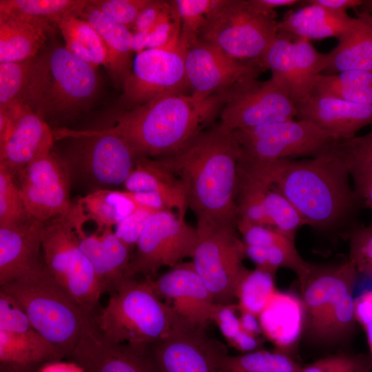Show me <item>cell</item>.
<instances>
[{
  "mask_svg": "<svg viewBox=\"0 0 372 372\" xmlns=\"http://www.w3.org/2000/svg\"><path fill=\"white\" fill-rule=\"evenodd\" d=\"M245 166L278 189L313 229L347 236L357 224L364 205L350 185L349 167L335 143L313 158Z\"/></svg>",
  "mask_w": 372,
  "mask_h": 372,
  "instance_id": "obj_1",
  "label": "cell"
},
{
  "mask_svg": "<svg viewBox=\"0 0 372 372\" xmlns=\"http://www.w3.org/2000/svg\"><path fill=\"white\" fill-rule=\"evenodd\" d=\"M241 151L220 123L200 131L178 151L156 158L180 184L196 227H237L236 194Z\"/></svg>",
  "mask_w": 372,
  "mask_h": 372,
  "instance_id": "obj_2",
  "label": "cell"
},
{
  "mask_svg": "<svg viewBox=\"0 0 372 372\" xmlns=\"http://www.w3.org/2000/svg\"><path fill=\"white\" fill-rule=\"evenodd\" d=\"M225 96L172 93L116 115L107 127L120 136L137 158H160L184 147L220 114Z\"/></svg>",
  "mask_w": 372,
  "mask_h": 372,
  "instance_id": "obj_3",
  "label": "cell"
},
{
  "mask_svg": "<svg viewBox=\"0 0 372 372\" xmlns=\"http://www.w3.org/2000/svg\"><path fill=\"white\" fill-rule=\"evenodd\" d=\"M0 290L23 308L34 329L59 353L70 358L85 333L96 327L94 316L85 311L56 281L45 263Z\"/></svg>",
  "mask_w": 372,
  "mask_h": 372,
  "instance_id": "obj_4",
  "label": "cell"
},
{
  "mask_svg": "<svg viewBox=\"0 0 372 372\" xmlns=\"http://www.w3.org/2000/svg\"><path fill=\"white\" fill-rule=\"evenodd\" d=\"M94 322L109 341L143 352L187 324L157 296L146 279L135 278H125L118 284Z\"/></svg>",
  "mask_w": 372,
  "mask_h": 372,
  "instance_id": "obj_5",
  "label": "cell"
},
{
  "mask_svg": "<svg viewBox=\"0 0 372 372\" xmlns=\"http://www.w3.org/2000/svg\"><path fill=\"white\" fill-rule=\"evenodd\" d=\"M98 82L96 68L52 45L34 58L25 105L46 122L65 118L91 101Z\"/></svg>",
  "mask_w": 372,
  "mask_h": 372,
  "instance_id": "obj_6",
  "label": "cell"
},
{
  "mask_svg": "<svg viewBox=\"0 0 372 372\" xmlns=\"http://www.w3.org/2000/svg\"><path fill=\"white\" fill-rule=\"evenodd\" d=\"M358 274L349 258L335 265L310 263L299 282L304 330L312 338L333 343L354 331L358 322L353 291Z\"/></svg>",
  "mask_w": 372,
  "mask_h": 372,
  "instance_id": "obj_7",
  "label": "cell"
},
{
  "mask_svg": "<svg viewBox=\"0 0 372 372\" xmlns=\"http://www.w3.org/2000/svg\"><path fill=\"white\" fill-rule=\"evenodd\" d=\"M55 141L70 139L63 154L71 180L90 187L92 191L111 189L124 184L134 169L137 157L120 136L101 130H53Z\"/></svg>",
  "mask_w": 372,
  "mask_h": 372,
  "instance_id": "obj_8",
  "label": "cell"
},
{
  "mask_svg": "<svg viewBox=\"0 0 372 372\" xmlns=\"http://www.w3.org/2000/svg\"><path fill=\"white\" fill-rule=\"evenodd\" d=\"M74 211L43 223L41 239L45 265L56 281L88 313L96 309L104 289L81 250L74 226Z\"/></svg>",
  "mask_w": 372,
  "mask_h": 372,
  "instance_id": "obj_9",
  "label": "cell"
},
{
  "mask_svg": "<svg viewBox=\"0 0 372 372\" xmlns=\"http://www.w3.org/2000/svg\"><path fill=\"white\" fill-rule=\"evenodd\" d=\"M276 18L249 0H221L198 39L234 59L259 63L278 32Z\"/></svg>",
  "mask_w": 372,
  "mask_h": 372,
  "instance_id": "obj_10",
  "label": "cell"
},
{
  "mask_svg": "<svg viewBox=\"0 0 372 372\" xmlns=\"http://www.w3.org/2000/svg\"><path fill=\"white\" fill-rule=\"evenodd\" d=\"M231 131L240 148V161L249 164L313 158L338 141L329 132L302 119Z\"/></svg>",
  "mask_w": 372,
  "mask_h": 372,
  "instance_id": "obj_11",
  "label": "cell"
},
{
  "mask_svg": "<svg viewBox=\"0 0 372 372\" xmlns=\"http://www.w3.org/2000/svg\"><path fill=\"white\" fill-rule=\"evenodd\" d=\"M198 240L192 256L194 269L216 303L233 304L249 269L242 263L245 248L236 227H196Z\"/></svg>",
  "mask_w": 372,
  "mask_h": 372,
  "instance_id": "obj_12",
  "label": "cell"
},
{
  "mask_svg": "<svg viewBox=\"0 0 372 372\" xmlns=\"http://www.w3.org/2000/svg\"><path fill=\"white\" fill-rule=\"evenodd\" d=\"M198 240L196 228L172 210L153 213L138 238L135 252L125 271V278L137 275L145 279L163 267H174L186 258H192Z\"/></svg>",
  "mask_w": 372,
  "mask_h": 372,
  "instance_id": "obj_13",
  "label": "cell"
},
{
  "mask_svg": "<svg viewBox=\"0 0 372 372\" xmlns=\"http://www.w3.org/2000/svg\"><path fill=\"white\" fill-rule=\"evenodd\" d=\"M298 109L285 89L271 77L240 83L225 96L220 124L229 130L294 120Z\"/></svg>",
  "mask_w": 372,
  "mask_h": 372,
  "instance_id": "obj_14",
  "label": "cell"
},
{
  "mask_svg": "<svg viewBox=\"0 0 372 372\" xmlns=\"http://www.w3.org/2000/svg\"><path fill=\"white\" fill-rule=\"evenodd\" d=\"M187 49L180 42L174 48L147 49L136 54L131 73L122 85L124 110L189 89L185 65Z\"/></svg>",
  "mask_w": 372,
  "mask_h": 372,
  "instance_id": "obj_15",
  "label": "cell"
},
{
  "mask_svg": "<svg viewBox=\"0 0 372 372\" xmlns=\"http://www.w3.org/2000/svg\"><path fill=\"white\" fill-rule=\"evenodd\" d=\"M328 63V54L317 52L309 40L282 32L259 61L264 70H271V78L295 104L312 94L316 79Z\"/></svg>",
  "mask_w": 372,
  "mask_h": 372,
  "instance_id": "obj_16",
  "label": "cell"
},
{
  "mask_svg": "<svg viewBox=\"0 0 372 372\" xmlns=\"http://www.w3.org/2000/svg\"><path fill=\"white\" fill-rule=\"evenodd\" d=\"M147 355L154 372H229L223 344L187 324L149 347Z\"/></svg>",
  "mask_w": 372,
  "mask_h": 372,
  "instance_id": "obj_17",
  "label": "cell"
},
{
  "mask_svg": "<svg viewBox=\"0 0 372 372\" xmlns=\"http://www.w3.org/2000/svg\"><path fill=\"white\" fill-rule=\"evenodd\" d=\"M14 180L28 214L40 223L68 215L75 208L68 170L53 151L31 163Z\"/></svg>",
  "mask_w": 372,
  "mask_h": 372,
  "instance_id": "obj_18",
  "label": "cell"
},
{
  "mask_svg": "<svg viewBox=\"0 0 372 372\" xmlns=\"http://www.w3.org/2000/svg\"><path fill=\"white\" fill-rule=\"evenodd\" d=\"M185 65L189 88L201 96H226L236 85L257 79L264 70L258 61L234 59L199 39L187 48Z\"/></svg>",
  "mask_w": 372,
  "mask_h": 372,
  "instance_id": "obj_19",
  "label": "cell"
},
{
  "mask_svg": "<svg viewBox=\"0 0 372 372\" xmlns=\"http://www.w3.org/2000/svg\"><path fill=\"white\" fill-rule=\"evenodd\" d=\"M157 296L194 328L206 329L218 304L192 262H180L156 279H146Z\"/></svg>",
  "mask_w": 372,
  "mask_h": 372,
  "instance_id": "obj_20",
  "label": "cell"
},
{
  "mask_svg": "<svg viewBox=\"0 0 372 372\" xmlns=\"http://www.w3.org/2000/svg\"><path fill=\"white\" fill-rule=\"evenodd\" d=\"M86 220L76 204L74 226L79 246L92 263L104 292L111 293L127 278L125 271L132 257L131 250L116 236L113 227L97 229L87 235L83 227Z\"/></svg>",
  "mask_w": 372,
  "mask_h": 372,
  "instance_id": "obj_21",
  "label": "cell"
},
{
  "mask_svg": "<svg viewBox=\"0 0 372 372\" xmlns=\"http://www.w3.org/2000/svg\"><path fill=\"white\" fill-rule=\"evenodd\" d=\"M298 118L312 123L339 141L349 140L372 124V105L312 94L296 104Z\"/></svg>",
  "mask_w": 372,
  "mask_h": 372,
  "instance_id": "obj_22",
  "label": "cell"
},
{
  "mask_svg": "<svg viewBox=\"0 0 372 372\" xmlns=\"http://www.w3.org/2000/svg\"><path fill=\"white\" fill-rule=\"evenodd\" d=\"M245 245V256L256 268L276 275L279 268L292 270L298 280L307 273L309 262L298 253L295 241L274 229L258 225L238 224Z\"/></svg>",
  "mask_w": 372,
  "mask_h": 372,
  "instance_id": "obj_23",
  "label": "cell"
},
{
  "mask_svg": "<svg viewBox=\"0 0 372 372\" xmlns=\"http://www.w3.org/2000/svg\"><path fill=\"white\" fill-rule=\"evenodd\" d=\"M70 358L85 372H154L147 352L110 342L96 327L85 333Z\"/></svg>",
  "mask_w": 372,
  "mask_h": 372,
  "instance_id": "obj_24",
  "label": "cell"
},
{
  "mask_svg": "<svg viewBox=\"0 0 372 372\" xmlns=\"http://www.w3.org/2000/svg\"><path fill=\"white\" fill-rule=\"evenodd\" d=\"M42 225L33 219L19 225L0 227L1 287L44 265Z\"/></svg>",
  "mask_w": 372,
  "mask_h": 372,
  "instance_id": "obj_25",
  "label": "cell"
},
{
  "mask_svg": "<svg viewBox=\"0 0 372 372\" xmlns=\"http://www.w3.org/2000/svg\"><path fill=\"white\" fill-rule=\"evenodd\" d=\"M55 141L53 130L31 109L18 121L11 136L0 149V165L15 178L33 161L50 154Z\"/></svg>",
  "mask_w": 372,
  "mask_h": 372,
  "instance_id": "obj_26",
  "label": "cell"
},
{
  "mask_svg": "<svg viewBox=\"0 0 372 372\" xmlns=\"http://www.w3.org/2000/svg\"><path fill=\"white\" fill-rule=\"evenodd\" d=\"M262 332L275 351L292 357L304 330V309L300 296L276 290L258 316Z\"/></svg>",
  "mask_w": 372,
  "mask_h": 372,
  "instance_id": "obj_27",
  "label": "cell"
},
{
  "mask_svg": "<svg viewBox=\"0 0 372 372\" xmlns=\"http://www.w3.org/2000/svg\"><path fill=\"white\" fill-rule=\"evenodd\" d=\"M62 359L36 330L21 334L0 331V372H38L46 363Z\"/></svg>",
  "mask_w": 372,
  "mask_h": 372,
  "instance_id": "obj_28",
  "label": "cell"
},
{
  "mask_svg": "<svg viewBox=\"0 0 372 372\" xmlns=\"http://www.w3.org/2000/svg\"><path fill=\"white\" fill-rule=\"evenodd\" d=\"M79 17L87 21L101 37L107 52V70L113 80L123 85L132 69V32L90 4L88 0Z\"/></svg>",
  "mask_w": 372,
  "mask_h": 372,
  "instance_id": "obj_29",
  "label": "cell"
},
{
  "mask_svg": "<svg viewBox=\"0 0 372 372\" xmlns=\"http://www.w3.org/2000/svg\"><path fill=\"white\" fill-rule=\"evenodd\" d=\"M338 45L328 54L327 74L351 70L372 71V14H357L351 26L338 37Z\"/></svg>",
  "mask_w": 372,
  "mask_h": 372,
  "instance_id": "obj_30",
  "label": "cell"
},
{
  "mask_svg": "<svg viewBox=\"0 0 372 372\" xmlns=\"http://www.w3.org/2000/svg\"><path fill=\"white\" fill-rule=\"evenodd\" d=\"M354 19L347 12H334L311 3L286 14L278 22V32L307 40L338 39L351 26Z\"/></svg>",
  "mask_w": 372,
  "mask_h": 372,
  "instance_id": "obj_31",
  "label": "cell"
},
{
  "mask_svg": "<svg viewBox=\"0 0 372 372\" xmlns=\"http://www.w3.org/2000/svg\"><path fill=\"white\" fill-rule=\"evenodd\" d=\"M129 192H149L159 195L167 207L175 208L185 218L187 207L183 189L177 178L155 158H138L134 169L123 184Z\"/></svg>",
  "mask_w": 372,
  "mask_h": 372,
  "instance_id": "obj_32",
  "label": "cell"
},
{
  "mask_svg": "<svg viewBox=\"0 0 372 372\" xmlns=\"http://www.w3.org/2000/svg\"><path fill=\"white\" fill-rule=\"evenodd\" d=\"M87 3V0H1L0 16L40 25L52 34L63 19L79 17Z\"/></svg>",
  "mask_w": 372,
  "mask_h": 372,
  "instance_id": "obj_33",
  "label": "cell"
},
{
  "mask_svg": "<svg viewBox=\"0 0 372 372\" xmlns=\"http://www.w3.org/2000/svg\"><path fill=\"white\" fill-rule=\"evenodd\" d=\"M49 34L40 25L0 16V63L18 62L35 57Z\"/></svg>",
  "mask_w": 372,
  "mask_h": 372,
  "instance_id": "obj_34",
  "label": "cell"
},
{
  "mask_svg": "<svg viewBox=\"0 0 372 372\" xmlns=\"http://www.w3.org/2000/svg\"><path fill=\"white\" fill-rule=\"evenodd\" d=\"M65 40V48L78 59L97 68H107L108 59L106 47L98 32L86 21L71 15L59 23Z\"/></svg>",
  "mask_w": 372,
  "mask_h": 372,
  "instance_id": "obj_35",
  "label": "cell"
},
{
  "mask_svg": "<svg viewBox=\"0 0 372 372\" xmlns=\"http://www.w3.org/2000/svg\"><path fill=\"white\" fill-rule=\"evenodd\" d=\"M86 220H92L97 229L113 227L136 210V205L123 192L99 189L80 197L76 203Z\"/></svg>",
  "mask_w": 372,
  "mask_h": 372,
  "instance_id": "obj_36",
  "label": "cell"
},
{
  "mask_svg": "<svg viewBox=\"0 0 372 372\" xmlns=\"http://www.w3.org/2000/svg\"><path fill=\"white\" fill-rule=\"evenodd\" d=\"M227 364L229 372H302L303 369L292 357L275 350L229 355Z\"/></svg>",
  "mask_w": 372,
  "mask_h": 372,
  "instance_id": "obj_37",
  "label": "cell"
},
{
  "mask_svg": "<svg viewBox=\"0 0 372 372\" xmlns=\"http://www.w3.org/2000/svg\"><path fill=\"white\" fill-rule=\"evenodd\" d=\"M276 290L274 274L258 268L249 269L238 289L237 307L258 317Z\"/></svg>",
  "mask_w": 372,
  "mask_h": 372,
  "instance_id": "obj_38",
  "label": "cell"
},
{
  "mask_svg": "<svg viewBox=\"0 0 372 372\" xmlns=\"http://www.w3.org/2000/svg\"><path fill=\"white\" fill-rule=\"evenodd\" d=\"M34 58L18 62L0 63V107L14 104L26 106Z\"/></svg>",
  "mask_w": 372,
  "mask_h": 372,
  "instance_id": "obj_39",
  "label": "cell"
},
{
  "mask_svg": "<svg viewBox=\"0 0 372 372\" xmlns=\"http://www.w3.org/2000/svg\"><path fill=\"white\" fill-rule=\"evenodd\" d=\"M265 204L270 227L295 241L298 229L307 224L294 206L272 185L267 190Z\"/></svg>",
  "mask_w": 372,
  "mask_h": 372,
  "instance_id": "obj_40",
  "label": "cell"
},
{
  "mask_svg": "<svg viewBox=\"0 0 372 372\" xmlns=\"http://www.w3.org/2000/svg\"><path fill=\"white\" fill-rule=\"evenodd\" d=\"M221 0L174 1L181 21L180 42L189 47L196 41L210 14Z\"/></svg>",
  "mask_w": 372,
  "mask_h": 372,
  "instance_id": "obj_41",
  "label": "cell"
},
{
  "mask_svg": "<svg viewBox=\"0 0 372 372\" xmlns=\"http://www.w3.org/2000/svg\"><path fill=\"white\" fill-rule=\"evenodd\" d=\"M31 220L13 176L0 165V227L19 225Z\"/></svg>",
  "mask_w": 372,
  "mask_h": 372,
  "instance_id": "obj_42",
  "label": "cell"
},
{
  "mask_svg": "<svg viewBox=\"0 0 372 372\" xmlns=\"http://www.w3.org/2000/svg\"><path fill=\"white\" fill-rule=\"evenodd\" d=\"M335 146L352 178L372 175V131L364 136L337 141Z\"/></svg>",
  "mask_w": 372,
  "mask_h": 372,
  "instance_id": "obj_43",
  "label": "cell"
},
{
  "mask_svg": "<svg viewBox=\"0 0 372 372\" xmlns=\"http://www.w3.org/2000/svg\"><path fill=\"white\" fill-rule=\"evenodd\" d=\"M180 32L179 14L174 1H169L156 24L147 32V49L176 48L180 43Z\"/></svg>",
  "mask_w": 372,
  "mask_h": 372,
  "instance_id": "obj_44",
  "label": "cell"
},
{
  "mask_svg": "<svg viewBox=\"0 0 372 372\" xmlns=\"http://www.w3.org/2000/svg\"><path fill=\"white\" fill-rule=\"evenodd\" d=\"M312 94L372 105V86L342 83L335 80L331 74H320L316 79Z\"/></svg>",
  "mask_w": 372,
  "mask_h": 372,
  "instance_id": "obj_45",
  "label": "cell"
},
{
  "mask_svg": "<svg viewBox=\"0 0 372 372\" xmlns=\"http://www.w3.org/2000/svg\"><path fill=\"white\" fill-rule=\"evenodd\" d=\"M371 369L369 355L340 353L303 366L302 372H370Z\"/></svg>",
  "mask_w": 372,
  "mask_h": 372,
  "instance_id": "obj_46",
  "label": "cell"
},
{
  "mask_svg": "<svg viewBox=\"0 0 372 372\" xmlns=\"http://www.w3.org/2000/svg\"><path fill=\"white\" fill-rule=\"evenodd\" d=\"M350 244L349 259L359 273L368 277L372 273V225H353L347 234Z\"/></svg>",
  "mask_w": 372,
  "mask_h": 372,
  "instance_id": "obj_47",
  "label": "cell"
},
{
  "mask_svg": "<svg viewBox=\"0 0 372 372\" xmlns=\"http://www.w3.org/2000/svg\"><path fill=\"white\" fill-rule=\"evenodd\" d=\"M35 330L19 304L10 295L0 290V331L21 334Z\"/></svg>",
  "mask_w": 372,
  "mask_h": 372,
  "instance_id": "obj_48",
  "label": "cell"
},
{
  "mask_svg": "<svg viewBox=\"0 0 372 372\" xmlns=\"http://www.w3.org/2000/svg\"><path fill=\"white\" fill-rule=\"evenodd\" d=\"M149 0H88L89 3L115 21L131 29Z\"/></svg>",
  "mask_w": 372,
  "mask_h": 372,
  "instance_id": "obj_49",
  "label": "cell"
},
{
  "mask_svg": "<svg viewBox=\"0 0 372 372\" xmlns=\"http://www.w3.org/2000/svg\"><path fill=\"white\" fill-rule=\"evenodd\" d=\"M153 213L138 209L122 219L115 227L116 236L132 250L136 245L138 238Z\"/></svg>",
  "mask_w": 372,
  "mask_h": 372,
  "instance_id": "obj_50",
  "label": "cell"
},
{
  "mask_svg": "<svg viewBox=\"0 0 372 372\" xmlns=\"http://www.w3.org/2000/svg\"><path fill=\"white\" fill-rule=\"evenodd\" d=\"M237 308L234 304H218L213 319L229 344L243 331L236 313Z\"/></svg>",
  "mask_w": 372,
  "mask_h": 372,
  "instance_id": "obj_51",
  "label": "cell"
},
{
  "mask_svg": "<svg viewBox=\"0 0 372 372\" xmlns=\"http://www.w3.org/2000/svg\"><path fill=\"white\" fill-rule=\"evenodd\" d=\"M357 322L364 329L372 360V289L364 291L355 298Z\"/></svg>",
  "mask_w": 372,
  "mask_h": 372,
  "instance_id": "obj_52",
  "label": "cell"
},
{
  "mask_svg": "<svg viewBox=\"0 0 372 372\" xmlns=\"http://www.w3.org/2000/svg\"><path fill=\"white\" fill-rule=\"evenodd\" d=\"M169 1L149 0L137 16L132 32H148L168 6Z\"/></svg>",
  "mask_w": 372,
  "mask_h": 372,
  "instance_id": "obj_53",
  "label": "cell"
},
{
  "mask_svg": "<svg viewBox=\"0 0 372 372\" xmlns=\"http://www.w3.org/2000/svg\"><path fill=\"white\" fill-rule=\"evenodd\" d=\"M138 209H145L152 213L169 210L161 197L156 193L149 192H123Z\"/></svg>",
  "mask_w": 372,
  "mask_h": 372,
  "instance_id": "obj_54",
  "label": "cell"
},
{
  "mask_svg": "<svg viewBox=\"0 0 372 372\" xmlns=\"http://www.w3.org/2000/svg\"><path fill=\"white\" fill-rule=\"evenodd\" d=\"M353 188L362 201L364 207L372 212V175L353 177ZM372 225V220L370 223Z\"/></svg>",
  "mask_w": 372,
  "mask_h": 372,
  "instance_id": "obj_55",
  "label": "cell"
},
{
  "mask_svg": "<svg viewBox=\"0 0 372 372\" xmlns=\"http://www.w3.org/2000/svg\"><path fill=\"white\" fill-rule=\"evenodd\" d=\"M306 4H317L328 10L338 12H347V10L359 7L362 3V0H309L304 1Z\"/></svg>",
  "mask_w": 372,
  "mask_h": 372,
  "instance_id": "obj_56",
  "label": "cell"
},
{
  "mask_svg": "<svg viewBox=\"0 0 372 372\" xmlns=\"http://www.w3.org/2000/svg\"><path fill=\"white\" fill-rule=\"evenodd\" d=\"M249 1L258 10L276 17L275 11L276 8L289 6L302 2L298 0H249Z\"/></svg>",
  "mask_w": 372,
  "mask_h": 372,
  "instance_id": "obj_57",
  "label": "cell"
},
{
  "mask_svg": "<svg viewBox=\"0 0 372 372\" xmlns=\"http://www.w3.org/2000/svg\"><path fill=\"white\" fill-rule=\"evenodd\" d=\"M38 372H85V371L73 361L56 360L46 363Z\"/></svg>",
  "mask_w": 372,
  "mask_h": 372,
  "instance_id": "obj_58",
  "label": "cell"
},
{
  "mask_svg": "<svg viewBox=\"0 0 372 372\" xmlns=\"http://www.w3.org/2000/svg\"><path fill=\"white\" fill-rule=\"evenodd\" d=\"M239 317L242 329L249 334L258 336L262 332L258 317L253 313L240 311Z\"/></svg>",
  "mask_w": 372,
  "mask_h": 372,
  "instance_id": "obj_59",
  "label": "cell"
},
{
  "mask_svg": "<svg viewBox=\"0 0 372 372\" xmlns=\"http://www.w3.org/2000/svg\"><path fill=\"white\" fill-rule=\"evenodd\" d=\"M132 48L136 54L147 49V33L132 32Z\"/></svg>",
  "mask_w": 372,
  "mask_h": 372,
  "instance_id": "obj_60",
  "label": "cell"
},
{
  "mask_svg": "<svg viewBox=\"0 0 372 372\" xmlns=\"http://www.w3.org/2000/svg\"><path fill=\"white\" fill-rule=\"evenodd\" d=\"M369 277L372 279V273Z\"/></svg>",
  "mask_w": 372,
  "mask_h": 372,
  "instance_id": "obj_61",
  "label": "cell"
}]
</instances>
